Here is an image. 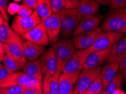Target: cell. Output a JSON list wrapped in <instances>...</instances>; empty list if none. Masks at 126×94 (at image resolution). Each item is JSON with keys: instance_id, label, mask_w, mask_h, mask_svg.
<instances>
[{"instance_id": "cell-1", "label": "cell", "mask_w": 126, "mask_h": 94, "mask_svg": "<svg viewBox=\"0 0 126 94\" xmlns=\"http://www.w3.org/2000/svg\"><path fill=\"white\" fill-rule=\"evenodd\" d=\"M102 32L124 33L126 32V7L110 10L100 25Z\"/></svg>"}, {"instance_id": "cell-2", "label": "cell", "mask_w": 126, "mask_h": 94, "mask_svg": "<svg viewBox=\"0 0 126 94\" xmlns=\"http://www.w3.org/2000/svg\"><path fill=\"white\" fill-rule=\"evenodd\" d=\"M21 86L30 88H35L43 92V82L26 74L23 72H16L4 80L0 81V87L11 86Z\"/></svg>"}, {"instance_id": "cell-3", "label": "cell", "mask_w": 126, "mask_h": 94, "mask_svg": "<svg viewBox=\"0 0 126 94\" xmlns=\"http://www.w3.org/2000/svg\"><path fill=\"white\" fill-rule=\"evenodd\" d=\"M60 19L61 34L64 38H69L82 18L77 9L64 8L58 13Z\"/></svg>"}, {"instance_id": "cell-4", "label": "cell", "mask_w": 126, "mask_h": 94, "mask_svg": "<svg viewBox=\"0 0 126 94\" xmlns=\"http://www.w3.org/2000/svg\"><path fill=\"white\" fill-rule=\"evenodd\" d=\"M125 34L123 33L101 32L96 37L92 45L84 50L90 55L93 52L107 49L112 47L116 42L123 38Z\"/></svg>"}, {"instance_id": "cell-5", "label": "cell", "mask_w": 126, "mask_h": 94, "mask_svg": "<svg viewBox=\"0 0 126 94\" xmlns=\"http://www.w3.org/2000/svg\"><path fill=\"white\" fill-rule=\"evenodd\" d=\"M40 22V18L36 11L34 10L32 15L27 17H21L18 15L15 16L11 28L20 37H23L24 34L34 28Z\"/></svg>"}, {"instance_id": "cell-6", "label": "cell", "mask_w": 126, "mask_h": 94, "mask_svg": "<svg viewBox=\"0 0 126 94\" xmlns=\"http://www.w3.org/2000/svg\"><path fill=\"white\" fill-rule=\"evenodd\" d=\"M52 45L56 57L57 65L63 68L75 51L73 40L66 38L58 41Z\"/></svg>"}, {"instance_id": "cell-7", "label": "cell", "mask_w": 126, "mask_h": 94, "mask_svg": "<svg viewBox=\"0 0 126 94\" xmlns=\"http://www.w3.org/2000/svg\"><path fill=\"white\" fill-rule=\"evenodd\" d=\"M103 18L104 16L101 14L82 16L79 24L77 25L72 34V36H76L83 32L92 31L99 27L101 22L102 21Z\"/></svg>"}, {"instance_id": "cell-8", "label": "cell", "mask_w": 126, "mask_h": 94, "mask_svg": "<svg viewBox=\"0 0 126 94\" xmlns=\"http://www.w3.org/2000/svg\"><path fill=\"white\" fill-rule=\"evenodd\" d=\"M48 37L49 43L53 44L59 41L61 29L58 14H53L49 17L41 20Z\"/></svg>"}, {"instance_id": "cell-9", "label": "cell", "mask_w": 126, "mask_h": 94, "mask_svg": "<svg viewBox=\"0 0 126 94\" xmlns=\"http://www.w3.org/2000/svg\"><path fill=\"white\" fill-rule=\"evenodd\" d=\"M39 63L43 74L52 75L56 71L57 62L54 49L52 47H49L44 51L39 59Z\"/></svg>"}, {"instance_id": "cell-10", "label": "cell", "mask_w": 126, "mask_h": 94, "mask_svg": "<svg viewBox=\"0 0 126 94\" xmlns=\"http://www.w3.org/2000/svg\"><path fill=\"white\" fill-rule=\"evenodd\" d=\"M89 54L84 50L75 51L62 70V73H73L82 70L84 62Z\"/></svg>"}, {"instance_id": "cell-11", "label": "cell", "mask_w": 126, "mask_h": 94, "mask_svg": "<svg viewBox=\"0 0 126 94\" xmlns=\"http://www.w3.org/2000/svg\"><path fill=\"white\" fill-rule=\"evenodd\" d=\"M23 38L42 46L49 45V39L42 22L23 35Z\"/></svg>"}, {"instance_id": "cell-12", "label": "cell", "mask_w": 126, "mask_h": 94, "mask_svg": "<svg viewBox=\"0 0 126 94\" xmlns=\"http://www.w3.org/2000/svg\"><path fill=\"white\" fill-rule=\"evenodd\" d=\"M102 67L81 71L77 81V87L79 94L86 93L95 79L100 74Z\"/></svg>"}, {"instance_id": "cell-13", "label": "cell", "mask_w": 126, "mask_h": 94, "mask_svg": "<svg viewBox=\"0 0 126 94\" xmlns=\"http://www.w3.org/2000/svg\"><path fill=\"white\" fill-rule=\"evenodd\" d=\"M112 47L103 50L93 52L87 57L81 71L98 68L107 60Z\"/></svg>"}, {"instance_id": "cell-14", "label": "cell", "mask_w": 126, "mask_h": 94, "mask_svg": "<svg viewBox=\"0 0 126 94\" xmlns=\"http://www.w3.org/2000/svg\"><path fill=\"white\" fill-rule=\"evenodd\" d=\"M102 32L99 27L92 31L83 32L82 33L73 37V41L77 50H85L89 47L93 43L97 35Z\"/></svg>"}, {"instance_id": "cell-15", "label": "cell", "mask_w": 126, "mask_h": 94, "mask_svg": "<svg viewBox=\"0 0 126 94\" xmlns=\"http://www.w3.org/2000/svg\"><path fill=\"white\" fill-rule=\"evenodd\" d=\"M81 70L73 73L62 72L59 77V94H68L73 91V86L77 82Z\"/></svg>"}, {"instance_id": "cell-16", "label": "cell", "mask_w": 126, "mask_h": 94, "mask_svg": "<svg viewBox=\"0 0 126 94\" xmlns=\"http://www.w3.org/2000/svg\"><path fill=\"white\" fill-rule=\"evenodd\" d=\"M45 51L44 46L36 45V43L26 41L23 42L22 55L29 61H35L38 59Z\"/></svg>"}, {"instance_id": "cell-17", "label": "cell", "mask_w": 126, "mask_h": 94, "mask_svg": "<svg viewBox=\"0 0 126 94\" xmlns=\"http://www.w3.org/2000/svg\"><path fill=\"white\" fill-rule=\"evenodd\" d=\"M126 56V37L122 38L112 46L111 50L106 62L107 64L116 63L120 61Z\"/></svg>"}, {"instance_id": "cell-18", "label": "cell", "mask_w": 126, "mask_h": 94, "mask_svg": "<svg viewBox=\"0 0 126 94\" xmlns=\"http://www.w3.org/2000/svg\"><path fill=\"white\" fill-rule=\"evenodd\" d=\"M23 41L20 36L16 33L13 38L9 44L3 45V50L5 54H8L11 56L22 58Z\"/></svg>"}, {"instance_id": "cell-19", "label": "cell", "mask_w": 126, "mask_h": 94, "mask_svg": "<svg viewBox=\"0 0 126 94\" xmlns=\"http://www.w3.org/2000/svg\"><path fill=\"white\" fill-rule=\"evenodd\" d=\"M118 70L119 64L116 63H109L102 68L99 75L102 83L103 90H105L106 88L110 81L114 78L118 73Z\"/></svg>"}, {"instance_id": "cell-20", "label": "cell", "mask_w": 126, "mask_h": 94, "mask_svg": "<svg viewBox=\"0 0 126 94\" xmlns=\"http://www.w3.org/2000/svg\"><path fill=\"white\" fill-rule=\"evenodd\" d=\"M99 5L94 0H81L77 10L82 16L94 15L98 14Z\"/></svg>"}, {"instance_id": "cell-21", "label": "cell", "mask_w": 126, "mask_h": 94, "mask_svg": "<svg viewBox=\"0 0 126 94\" xmlns=\"http://www.w3.org/2000/svg\"><path fill=\"white\" fill-rule=\"evenodd\" d=\"M27 62V60L24 57L17 58L8 54H5L3 60L4 65L13 72L23 69Z\"/></svg>"}, {"instance_id": "cell-22", "label": "cell", "mask_w": 126, "mask_h": 94, "mask_svg": "<svg viewBox=\"0 0 126 94\" xmlns=\"http://www.w3.org/2000/svg\"><path fill=\"white\" fill-rule=\"evenodd\" d=\"M22 70L26 74L38 79L39 80L42 81L43 74L42 73L39 60L29 61L27 62Z\"/></svg>"}, {"instance_id": "cell-23", "label": "cell", "mask_w": 126, "mask_h": 94, "mask_svg": "<svg viewBox=\"0 0 126 94\" xmlns=\"http://www.w3.org/2000/svg\"><path fill=\"white\" fill-rule=\"evenodd\" d=\"M41 20L49 17L53 14L51 0H38L36 10Z\"/></svg>"}, {"instance_id": "cell-24", "label": "cell", "mask_w": 126, "mask_h": 94, "mask_svg": "<svg viewBox=\"0 0 126 94\" xmlns=\"http://www.w3.org/2000/svg\"><path fill=\"white\" fill-rule=\"evenodd\" d=\"M16 34V32L9 25H0V40L3 43L9 44Z\"/></svg>"}, {"instance_id": "cell-25", "label": "cell", "mask_w": 126, "mask_h": 94, "mask_svg": "<svg viewBox=\"0 0 126 94\" xmlns=\"http://www.w3.org/2000/svg\"><path fill=\"white\" fill-rule=\"evenodd\" d=\"M123 77L122 73L119 72L116 73L114 78L110 81L107 87L105 90L107 94H112L115 90L120 89L122 86Z\"/></svg>"}, {"instance_id": "cell-26", "label": "cell", "mask_w": 126, "mask_h": 94, "mask_svg": "<svg viewBox=\"0 0 126 94\" xmlns=\"http://www.w3.org/2000/svg\"><path fill=\"white\" fill-rule=\"evenodd\" d=\"M63 68L57 65V69L50 78L49 90L51 94H59V77L62 73Z\"/></svg>"}, {"instance_id": "cell-27", "label": "cell", "mask_w": 126, "mask_h": 94, "mask_svg": "<svg viewBox=\"0 0 126 94\" xmlns=\"http://www.w3.org/2000/svg\"><path fill=\"white\" fill-rule=\"evenodd\" d=\"M103 90V86L100 75L95 79L86 92V94H98Z\"/></svg>"}, {"instance_id": "cell-28", "label": "cell", "mask_w": 126, "mask_h": 94, "mask_svg": "<svg viewBox=\"0 0 126 94\" xmlns=\"http://www.w3.org/2000/svg\"><path fill=\"white\" fill-rule=\"evenodd\" d=\"M27 88H29L18 85L0 87V94H19Z\"/></svg>"}, {"instance_id": "cell-29", "label": "cell", "mask_w": 126, "mask_h": 94, "mask_svg": "<svg viewBox=\"0 0 126 94\" xmlns=\"http://www.w3.org/2000/svg\"><path fill=\"white\" fill-rule=\"evenodd\" d=\"M51 4L53 14H58L63 9L65 8L66 2L65 0H51Z\"/></svg>"}, {"instance_id": "cell-30", "label": "cell", "mask_w": 126, "mask_h": 94, "mask_svg": "<svg viewBox=\"0 0 126 94\" xmlns=\"http://www.w3.org/2000/svg\"><path fill=\"white\" fill-rule=\"evenodd\" d=\"M0 12L5 20L8 21V0H0Z\"/></svg>"}, {"instance_id": "cell-31", "label": "cell", "mask_w": 126, "mask_h": 94, "mask_svg": "<svg viewBox=\"0 0 126 94\" xmlns=\"http://www.w3.org/2000/svg\"><path fill=\"white\" fill-rule=\"evenodd\" d=\"M34 12L32 9L25 6V5H20V7L17 12V15L21 17H27L30 16Z\"/></svg>"}, {"instance_id": "cell-32", "label": "cell", "mask_w": 126, "mask_h": 94, "mask_svg": "<svg viewBox=\"0 0 126 94\" xmlns=\"http://www.w3.org/2000/svg\"><path fill=\"white\" fill-rule=\"evenodd\" d=\"M126 7V0H111L109 7L111 10H115Z\"/></svg>"}, {"instance_id": "cell-33", "label": "cell", "mask_w": 126, "mask_h": 94, "mask_svg": "<svg viewBox=\"0 0 126 94\" xmlns=\"http://www.w3.org/2000/svg\"><path fill=\"white\" fill-rule=\"evenodd\" d=\"M52 75L44 74L43 77V86L42 94H51L49 90V81Z\"/></svg>"}, {"instance_id": "cell-34", "label": "cell", "mask_w": 126, "mask_h": 94, "mask_svg": "<svg viewBox=\"0 0 126 94\" xmlns=\"http://www.w3.org/2000/svg\"><path fill=\"white\" fill-rule=\"evenodd\" d=\"M14 73V72L6 67L5 65H2L0 68V81L4 80Z\"/></svg>"}, {"instance_id": "cell-35", "label": "cell", "mask_w": 126, "mask_h": 94, "mask_svg": "<svg viewBox=\"0 0 126 94\" xmlns=\"http://www.w3.org/2000/svg\"><path fill=\"white\" fill-rule=\"evenodd\" d=\"M66 5L65 8L69 9H77L80 4L81 0H65Z\"/></svg>"}, {"instance_id": "cell-36", "label": "cell", "mask_w": 126, "mask_h": 94, "mask_svg": "<svg viewBox=\"0 0 126 94\" xmlns=\"http://www.w3.org/2000/svg\"><path fill=\"white\" fill-rule=\"evenodd\" d=\"M119 69L123 75V80L126 82V56L119 63Z\"/></svg>"}, {"instance_id": "cell-37", "label": "cell", "mask_w": 126, "mask_h": 94, "mask_svg": "<svg viewBox=\"0 0 126 94\" xmlns=\"http://www.w3.org/2000/svg\"><path fill=\"white\" fill-rule=\"evenodd\" d=\"M23 5L31 9L36 10L38 0H23Z\"/></svg>"}, {"instance_id": "cell-38", "label": "cell", "mask_w": 126, "mask_h": 94, "mask_svg": "<svg viewBox=\"0 0 126 94\" xmlns=\"http://www.w3.org/2000/svg\"><path fill=\"white\" fill-rule=\"evenodd\" d=\"M20 6L16 3H11L8 6V12L11 14L17 13L19 11Z\"/></svg>"}, {"instance_id": "cell-39", "label": "cell", "mask_w": 126, "mask_h": 94, "mask_svg": "<svg viewBox=\"0 0 126 94\" xmlns=\"http://www.w3.org/2000/svg\"><path fill=\"white\" fill-rule=\"evenodd\" d=\"M42 93L43 92L39 91L38 90L29 88L19 94H42Z\"/></svg>"}, {"instance_id": "cell-40", "label": "cell", "mask_w": 126, "mask_h": 94, "mask_svg": "<svg viewBox=\"0 0 126 94\" xmlns=\"http://www.w3.org/2000/svg\"><path fill=\"white\" fill-rule=\"evenodd\" d=\"M99 5H103V6H109L110 4L111 0H94Z\"/></svg>"}, {"instance_id": "cell-41", "label": "cell", "mask_w": 126, "mask_h": 94, "mask_svg": "<svg viewBox=\"0 0 126 94\" xmlns=\"http://www.w3.org/2000/svg\"><path fill=\"white\" fill-rule=\"evenodd\" d=\"M3 24L8 25V23H7V22L6 21V20H5V19H3L2 16L0 15V25H3Z\"/></svg>"}, {"instance_id": "cell-42", "label": "cell", "mask_w": 126, "mask_h": 94, "mask_svg": "<svg viewBox=\"0 0 126 94\" xmlns=\"http://www.w3.org/2000/svg\"><path fill=\"white\" fill-rule=\"evenodd\" d=\"M112 94H126L125 92L122 90L121 89H118L115 91L114 93H113Z\"/></svg>"}, {"instance_id": "cell-43", "label": "cell", "mask_w": 126, "mask_h": 94, "mask_svg": "<svg viewBox=\"0 0 126 94\" xmlns=\"http://www.w3.org/2000/svg\"><path fill=\"white\" fill-rule=\"evenodd\" d=\"M4 56H5V53L2 52V51H0V62H3Z\"/></svg>"}, {"instance_id": "cell-44", "label": "cell", "mask_w": 126, "mask_h": 94, "mask_svg": "<svg viewBox=\"0 0 126 94\" xmlns=\"http://www.w3.org/2000/svg\"><path fill=\"white\" fill-rule=\"evenodd\" d=\"M72 94H79V91H78V90H77V85H76V87L75 88V89L73 90V92Z\"/></svg>"}, {"instance_id": "cell-45", "label": "cell", "mask_w": 126, "mask_h": 94, "mask_svg": "<svg viewBox=\"0 0 126 94\" xmlns=\"http://www.w3.org/2000/svg\"><path fill=\"white\" fill-rule=\"evenodd\" d=\"M3 43L2 42V41L1 40H0V51H2L3 52Z\"/></svg>"}, {"instance_id": "cell-46", "label": "cell", "mask_w": 126, "mask_h": 94, "mask_svg": "<svg viewBox=\"0 0 126 94\" xmlns=\"http://www.w3.org/2000/svg\"><path fill=\"white\" fill-rule=\"evenodd\" d=\"M98 94H107L106 93V92H105V90H103L101 92V93H99Z\"/></svg>"}, {"instance_id": "cell-47", "label": "cell", "mask_w": 126, "mask_h": 94, "mask_svg": "<svg viewBox=\"0 0 126 94\" xmlns=\"http://www.w3.org/2000/svg\"><path fill=\"white\" fill-rule=\"evenodd\" d=\"M73 91H72L70 92V93L69 94H73Z\"/></svg>"}, {"instance_id": "cell-48", "label": "cell", "mask_w": 126, "mask_h": 94, "mask_svg": "<svg viewBox=\"0 0 126 94\" xmlns=\"http://www.w3.org/2000/svg\"><path fill=\"white\" fill-rule=\"evenodd\" d=\"M2 64L1 63V62H0V68H1V67H2Z\"/></svg>"}, {"instance_id": "cell-49", "label": "cell", "mask_w": 126, "mask_h": 94, "mask_svg": "<svg viewBox=\"0 0 126 94\" xmlns=\"http://www.w3.org/2000/svg\"><path fill=\"white\" fill-rule=\"evenodd\" d=\"M86 94V93H81V94Z\"/></svg>"}, {"instance_id": "cell-50", "label": "cell", "mask_w": 126, "mask_h": 94, "mask_svg": "<svg viewBox=\"0 0 126 94\" xmlns=\"http://www.w3.org/2000/svg\"><path fill=\"white\" fill-rule=\"evenodd\" d=\"M0 15H1V12H0Z\"/></svg>"}, {"instance_id": "cell-51", "label": "cell", "mask_w": 126, "mask_h": 94, "mask_svg": "<svg viewBox=\"0 0 126 94\" xmlns=\"http://www.w3.org/2000/svg\"></svg>"}]
</instances>
